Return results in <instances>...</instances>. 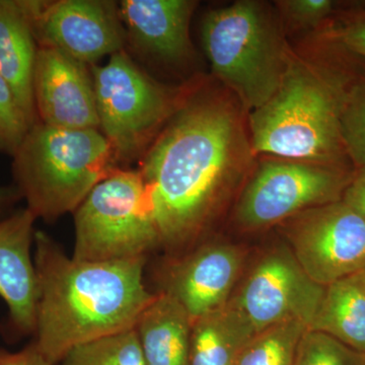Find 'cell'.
<instances>
[{
  "mask_svg": "<svg viewBox=\"0 0 365 365\" xmlns=\"http://www.w3.org/2000/svg\"><path fill=\"white\" fill-rule=\"evenodd\" d=\"M247 252L227 242H205L170 264L165 289L192 321L230 302L244 273Z\"/></svg>",
  "mask_w": 365,
  "mask_h": 365,
  "instance_id": "cell-12",
  "label": "cell"
},
{
  "mask_svg": "<svg viewBox=\"0 0 365 365\" xmlns=\"http://www.w3.org/2000/svg\"><path fill=\"white\" fill-rule=\"evenodd\" d=\"M33 88L41 123L54 128L100 130L90 66L54 48L39 47Z\"/></svg>",
  "mask_w": 365,
  "mask_h": 365,
  "instance_id": "cell-13",
  "label": "cell"
},
{
  "mask_svg": "<svg viewBox=\"0 0 365 365\" xmlns=\"http://www.w3.org/2000/svg\"><path fill=\"white\" fill-rule=\"evenodd\" d=\"M352 177L341 165L277 158L263 160L237 197L235 225L245 232H258L307 209L337 202Z\"/></svg>",
  "mask_w": 365,
  "mask_h": 365,
  "instance_id": "cell-8",
  "label": "cell"
},
{
  "mask_svg": "<svg viewBox=\"0 0 365 365\" xmlns=\"http://www.w3.org/2000/svg\"><path fill=\"white\" fill-rule=\"evenodd\" d=\"M0 365H52L36 343H30L20 351L11 352L0 348Z\"/></svg>",
  "mask_w": 365,
  "mask_h": 365,
  "instance_id": "cell-26",
  "label": "cell"
},
{
  "mask_svg": "<svg viewBox=\"0 0 365 365\" xmlns=\"http://www.w3.org/2000/svg\"><path fill=\"white\" fill-rule=\"evenodd\" d=\"M283 18L302 29L316 28L333 13L332 0H281L277 1Z\"/></svg>",
  "mask_w": 365,
  "mask_h": 365,
  "instance_id": "cell-25",
  "label": "cell"
},
{
  "mask_svg": "<svg viewBox=\"0 0 365 365\" xmlns=\"http://www.w3.org/2000/svg\"><path fill=\"white\" fill-rule=\"evenodd\" d=\"M278 227L304 272L322 287L365 269V218L342 200L307 209Z\"/></svg>",
  "mask_w": 365,
  "mask_h": 365,
  "instance_id": "cell-9",
  "label": "cell"
},
{
  "mask_svg": "<svg viewBox=\"0 0 365 365\" xmlns=\"http://www.w3.org/2000/svg\"><path fill=\"white\" fill-rule=\"evenodd\" d=\"M201 39L216 78L251 112L272 98L292 54L268 6L254 0L209 11Z\"/></svg>",
  "mask_w": 365,
  "mask_h": 365,
  "instance_id": "cell-5",
  "label": "cell"
},
{
  "mask_svg": "<svg viewBox=\"0 0 365 365\" xmlns=\"http://www.w3.org/2000/svg\"><path fill=\"white\" fill-rule=\"evenodd\" d=\"M97 129L34 125L13 155L14 186L26 207L45 222L74 212L91 190L120 169Z\"/></svg>",
  "mask_w": 365,
  "mask_h": 365,
  "instance_id": "cell-4",
  "label": "cell"
},
{
  "mask_svg": "<svg viewBox=\"0 0 365 365\" xmlns=\"http://www.w3.org/2000/svg\"><path fill=\"white\" fill-rule=\"evenodd\" d=\"M31 128L14 91L0 72V153L13 158Z\"/></svg>",
  "mask_w": 365,
  "mask_h": 365,
  "instance_id": "cell-24",
  "label": "cell"
},
{
  "mask_svg": "<svg viewBox=\"0 0 365 365\" xmlns=\"http://www.w3.org/2000/svg\"><path fill=\"white\" fill-rule=\"evenodd\" d=\"M37 218L28 208L0 220V297L9 314L4 329L11 337L35 333L38 278L32 249Z\"/></svg>",
  "mask_w": 365,
  "mask_h": 365,
  "instance_id": "cell-14",
  "label": "cell"
},
{
  "mask_svg": "<svg viewBox=\"0 0 365 365\" xmlns=\"http://www.w3.org/2000/svg\"><path fill=\"white\" fill-rule=\"evenodd\" d=\"M345 153L355 165L365 167V81L345 91L339 117Z\"/></svg>",
  "mask_w": 365,
  "mask_h": 365,
  "instance_id": "cell-22",
  "label": "cell"
},
{
  "mask_svg": "<svg viewBox=\"0 0 365 365\" xmlns=\"http://www.w3.org/2000/svg\"><path fill=\"white\" fill-rule=\"evenodd\" d=\"M342 201L365 218V167L352 177L343 193Z\"/></svg>",
  "mask_w": 365,
  "mask_h": 365,
  "instance_id": "cell-28",
  "label": "cell"
},
{
  "mask_svg": "<svg viewBox=\"0 0 365 365\" xmlns=\"http://www.w3.org/2000/svg\"><path fill=\"white\" fill-rule=\"evenodd\" d=\"M330 74L294 53L279 88L249 118L255 155L340 165L339 117L345 90Z\"/></svg>",
  "mask_w": 365,
  "mask_h": 365,
  "instance_id": "cell-3",
  "label": "cell"
},
{
  "mask_svg": "<svg viewBox=\"0 0 365 365\" xmlns=\"http://www.w3.org/2000/svg\"><path fill=\"white\" fill-rule=\"evenodd\" d=\"M307 324L287 321L256 334L242 350L237 365H295Z\"/></svg>",
  "mask_w": 365,
  "mask_h": 365,
  "instance_id": "cell-20",
  "label": "cell"
},
{
  "mask_svg": "<svg viewBox=\"0 0 365 365\" xmlns=\"http://www.w3.org/2000/svg\"><path fill=\"white\" fill-rule=\"evenodd\" d=\"M73 213L76 260L145 258L160 246L150 191L138 170H115Z\"/></svg>",
  "mask_w": 365,
  "mask_h": 365,
  "instance_id": "cell-7",
  "label": "cell"
},
{
  "mask_svg": "<svg viewBox=\"0 0 365 365\" xmlns=\"http://www.w3.org/2000/svg\"><path fill=\"white\" fill-rule=\"evenodd\" d=\"M21 199L14 186H0V220L13 213L14 206Z\"/></svg>",
  "mask_w": 365,
  "mask_h": 365,
  "instance_id": "cell-29",
  "label": "cell"
},
{
  "mask_svg": "<svg viewBox=\"0 0 365 365\" xmlns=\"http://www.w3.org/2000/svg\"><path fill=\"white\" fill-rule=\"evenodd\" d=\"M193 0H123L119 13L127 43L136 52L165 64L186 63L193 57L190 21Z\"/></svg>",
  "mask_w": 365,
  "mask_h": 365,
  "instance_id": "cell-15",
  "label": "cell"
},
{
  "mask_svg": "<svg viewBox=\"0 0 365 365\" xmlns=\"http://www.w3.org/2000/svg\"><path fill=\"white\" fill-rule=\"evenodd\" d=\"M192 324L174 297L155 294L135 326L146 365H190Z\"/></svg>",
  "mask_w": 365,
  "mask_h": 365,
  "instance_id": "cell-17",
  "label": "cell"
},
{
  "mask_svg": "<svg viewBox=\"0 0 365 365\" xmlns=\"http://www.w3.org/2000/svg\"><path fill=\"white\" fill-rule=\"evenodd\" d=\"M295 365H365V355L327 334L309 329L300 343Z\"/></svg>",
  "mask_w": 365,
  "mask_h": 365,
  "instance_id": "cell-23",
  "label": "cell"
},
{
  "mask_svg": "<svg viewBox=\"0 0 365 365\" xmlns=\"http://www.w3.org/2000/svg\"><path fill=\"white\" fill-rule=\"evenodd\" d=\"M337 38L348 49L365 57V14L341 29Z\"/></svg>",
  "mask_w": 365,
  "mask_h": 365,
  "instance_id": "cell-27",
  "label": "cell"
},
{
  "mask_svg": "<svg viewBox=\"0 0 365 365\" xmlns=\"http://www.w3.org/2000/svg\"><path fill=\"white\" fill-rule=\"evenodd\" d=\"M64 365H146L135 328L76 346Z\"/></svg>",
  "mask_w": 365,
  "mask_h": 365,
  "instance_id": "cell-21",
  "label": "cell"
},
{
  "mask_svg": "<svg viewBox=\"0 0 365 365\" xmlns=\"http://www.w3.org/2000/svg\"><path fill=\"white\" fill-rule=\"evenodd\" d=\"M309 329L327 334L365 355L364 270L325 287Z\"/></svg>",
  "mask_w": 365,
  "mask_h": 365,
  "instance_id": "cell-19",
  "label": "cell"
},
{
  "mask_svg": "<svg viewBox=\"0 0 365 365\" xmlns=\"http://www.w3.org/2000/svg\"><path fill=\"white\" fill-rule=\"evenodd\" d=\"M256 334L250 319L227 302L194 319L190 365H237L242 350Z\"/></svg>",
  "mask_w": 365,
  "mask_h": 365,
  "instance_id": "cell-18",
  "label": "cell"
},
{
  "mask_svg": "<svg viewBox=\"0 0 365 365\" xmlns=\"http://www.w3.org/2000/svg\"><path fill=\"white\" fill-rule=\"evenodd\" d=\"M325 287L314 282L287 244L263 252L242 273L230 302L257 333L287 321L311 328Z\"/></svg>",
  "mask_w": 365,
  "mask_h": 365,
  "instance_id": "cell-10",
  "label": "cell"
},
{
  "mask_svg": "<svg viewBox=\"0 0 365 365\" xmlns=\"http://www.w3.org/2000/svg\"><path fill=\"white\" fill-rule=\"evenodd\" d=\"M100 131L119 165L144 157L194 85L158 83L122 50L104 66H91Z\"/></svg>",
  "mask_w": 365,
  "mask_h": 365,
  "instance_id": "cell-6",
  "label": "cell"
},
{
  "mask_svg": "<svg viewBox=\"0 0 365 365\" xmlns=\"http://www.w3.org/2000/svg\"><path fill=\"white\" fill-rule=\"evenodd\" d=\"M38 49L21 0H0V72L32 127L39 123L33 88Z\"/></svg>",
  "mask_w": 365,
  "mask_h": 365,
  "instance_id": "cell-16",
  "label": "cell"
},
{
  "mask_svg": "<svg viewBox=\"0 0 365 365\" xmlns=\"http://www.w3.org/2000/svg\"><path fill=\"white\" fill-rule=\"evenodd\" d=\"M364 276H365V269H364Z\"/></svg>",
  "mask_w": 365,
  "mask_h": 365,
  "instance_id": "cell-30",
  "label": "cell"
},
{
  "mask_svg": "<svg viewBox=\"0 0 365 365\" xmlns=\"http://www.w3.org/2000/svg\"><path fill=\"white\" fill-rule=\"evenodd\" d=\"M36 339L52 365L76 346L135 328L155 294L143 281L145 258L79 261L49 235H35Z\"/></svg>",
  "mask_w": 365,
  "mask_h": 365,
  "instance_id": "cell-2",
  "label": "cell"
},
{
  "mask_svg": "<svg viewBox=\"0 0 365 365\" xmlns=\"http://www.w3.org/2000/svg\"><path fill=\"white\" fill-rule=\"evenodd\" d=\"M242 110L195 83L141 158L160 246H194L239 197L255 155Z\"/></svg>",
  "mask_w": 365,
  "mask_h": 365,
  "instance_id": "cell-1",
  "label": "cell"
},
{
  "mask_svg": "<svg viewBox=\"0 0 365 365\" xmlns=\"http://www.w3.org/2000/svg\"><path fill=\"white\" fill-rule=\"evenodd\" d=\"M39 47L54 48L88 66L125 50L119 4L109 0H21Z\"/></svg>",
  "mask_w": 365,
  "mask_h": 365,
  "instance_id": "cell-11",
  "label": "cell"
}]
</instances>
